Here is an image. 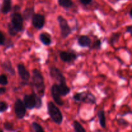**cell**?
<instances>
[{"label": "cell", "instance_id": "obj_1", "mask_svg": "<svg viewBox=\"0 0 132 132\" xmlns=\"http://www.w3.org/2000/svg\"><path fill=\"white\" fill-rule=\"evenodd\" d=\"M32 85L36 92L34 93L40 97H42L45 94V82L42 74L37 69H34L32 71Z\"/></svg>", "mask_w": 132, "mask_h": 132}, {"label": "cell", "instance_id": "obj_2", "mask_svg": "<svg viewBox=\"0 0 132 132\" xmlns=\"http://www.w3.org/2000/svg\"><path fill=\"white\" fill-rule=\"evenodd\" d=\"M23 103L26 108L29 110L35 108L39 109L43 105L41 97L37 95L36 93L24 95L23 97Z\"/></svg>", "mask_w": 132, "mask_h": 132}, {"label": "cell", "instance_id": "obj_3", "mask_svg": "<svg viewBox=\"0 0 132 132\" xmlns=\"http://www.w3.org/2000/svg\"><path fill=\"white\" fill-rule=\"evenodd\" d=\"M47 110L49 116L52 119V120L57 125H61L63 119V115H62L61 112L59 109V108L57 107L54 103H52V102L48 103Z\"/></svg>", "mask_w": 132, "mask_h": 132}, {"label": "cell", "instance_id": "obj_4", "mask_svg": "<svg viewBox=\"0 0 132 132\" xmlns=\"http://www.w3.org/2000/svg\"><path fill=\"white\" fill-rule=\"evenodd\" d=\"M57 20L59 27H60L61 37L63 39L67 38L72 32V30H71V28L70 27L67 19L61 15H59L57 18Z\"/></svg>", "mask_w": 132, "mask_h": 132}, {"label": "cell", "instance_id": "obj_5", "mask_svg": "<svg viewBox=\"0 0 132 132\" xmlns=\"http://www.w3.org/2000/svg\"><path fill=\"white\" fill-rule=\"evenodd\" d=\"M11 25L17 32H21L23 29V18L21 14L15 12L12 14Z\"/></svg>", "mask_w": 132, "mask_h": 132}, {"label": "cell", "instance_id": "obj_6", "mask_svg": "<svg viewBox=\"0 0 132 132\" xmlns=\"http://www.w3.org/2000/svg\"><path fill=\"white\" fill-rule=\"evenodd\" d=\"M27 108L24 106L23 101L21 99H18L14 103V112L19 119L24 118L27 112Z\"/></svg>", "mask_w": 132, "mask_h": 132}, {"label": "cell", "instance_id": "obj_7", "mask_svg": "<svg viewBox=\"0 0 132 132\" xmlns=\"http://www.w3.org/2000/svg\"><path fill=\"white\" fill-rule=\"evenodd\" d=\"M50 76L53 79L57 81L59 83L66 82V79L61 70L55 67H51L50 68Z\"/></svg>", "mask_w": 132, "mask_h": 132}, {"label": "cell", "instance_id": "obj_8", "mask_svg": "<svg viewBox=\"0 0 132 132\" xmlns=\"http://www.w3.org/2000/svg\"><path fill=\"white\" fill-rule=\"evenodd\" d=\"M32 23L36 29H41L45 24V17L40 14H34L32 18Z\"/></svg>", "mask_w": 132, "mask_h": 132}, {"label": "cell", "instance_id": "obj_9", "mask_svg": "<svg viewBox=\"0 0 132 132\" xmlns=\"http://www.w3.org/2000/svg\"><path fill=\"white\" fill-rule=\"evenodd\" d=\"M51 94L54 102L59 106H63L64 102L61 98V95L59 94L57 89V85L54 84L51 87Z\"/></svg>", "mask_w": 132, "mask_h": 132}, {"label": "cell", "instance_id": "obj_10", "mask_svg": "<svg viewBox=\"0 0 132 132\" xmlns=\"http://www.w3.org/2000/svg\"><path fill=\"white\" fill-rule=\"evenodd\" d=\"M61 60L65 63H70L77 59V55L73 52H61L59 54Z\"/></svg>", "mask_w": 132, "mask_h": 132}, {"label": "cell", "instance_id": "obj_11", "mask_svg": "<svg viewBox=\"0 0 132 132\" xmlns=\"http://www.w3.org/2000/svg\"><path fill=\"white\" fill-rule=\"evenodd\" d=\"M17 69H18V74L20 76L21 79L24 82H27L30 78V73L26 69L25 67L23 64H19L17 66Z\"/></svg>", "mask_w": 132, "mask_h": 132}, {"label": "cell", "instance_id": "obj_12", "mask_svg": "<svg viewBox=\"0 0 132 132\" xmlns=\"http://www.w3.org/2000/svg\"><path fill=\"white\" fill-rule=\"evenodd\" d=\"M57 89L61 96H66L70 92V89L67 86L66 82H60L57 85Z\"/></svg>", "mask_w": 132, "mask_h": 132}, {"label": "cell", "instance_id": "obj_13", "mask_svg": "<svg viewBox=\"0 0 132 132\" xmlns=\"http://www.w3.org/2000/svg\"><path fill=\"white\" fill-rule=\"evenodd\" d=\"M12 9V0H3L2 5L1 7V12L3 14H6Z\"/></svg>", "mask_w": 132, "mask_h": 132}, {"label": "cell", "instance_id": "obj_14", "mask_svg": "<svg viewBox=\"0 0 132 132\" xmlns=\"http://www.w3.org/2000/svg\"><path fill=\"white\" fill-rule=\"evenodd\" d=\"M78 44L81 47H89L91 45V39L86 36H81L78 39Z\"/></svg>", "mask_w": 132, "mask_h": 132}, {"label": "cell", "instance_id": "obj_15", "mask_svg": "<svg viewBox=\"0 0 132 132\" xmlns=\"http://www.w3.org/2000/svg\"><path fill=\"white\" fill-rule=\"evenodd\" d=\"M40 41L45 46H49L52 43V39L50 35L48 33H41L40 34L39 37Z\"/></svg>", "mask_w": 132, "mask_h": 132}, {"label": "cell", "instance_id": "obj_16", "mask_svg": "<svg viewBox=\"0 0 132 132\" xmlns=\"http://www.w3.org/2000/svg\"><path fill=\"white\" fill-rule=\"evenodd\" d=\"M34 14V7L27 8L23 11L22 17H23V19L26 21H28L30 18H32Z\"/></svg>", "mask_w": 132, "mask_h": 132}, {"label": "cell", "instance_id": "obj_17", "mask_svg": "<svg viewBox=\"0 0 132 132\" xmlns=\"http://www.w3.org/2000/svg\"><path fill=\"white\" fill-rule=\"evenodd\" d=\"M2 67L6 72L10 73L11 76H14L15 75V71H14V68L12 66L11 63L10 61H6L2 64Z\"/></svg>", "mask_w": 132, "mask_h": 132}, {"label": "cell", "instance_id": "obj_18", "mask_svg": "<svg viewBox=\"0 0 132 132\" xmlns=\"http://www.w3.org/2000/svg\"><path fill=\"white\" fill-rule=\"evenodd\" d=\"M87 94L88 92H83L81 93H77V94L73 95V99H74L76 101L83 102V103H85V102H86V97H87Z\"/></svg>", "mask_w": 132, "mask_h": 132}, {"label": "cell", "instance_id": "obj_19", "mask_svg": "<svg viewBox=\"0 0 132 132\" xmlns=\"http://www.w3.org/2000/svg\"><path fill=\"white\" fill-rule=\"evenodd\" d=\"M97 116L98 119H99V125H100L101 127L103 128H106V117L105 114H104V112L103 110H99L97 112Z\"/></svg>", "mask_w": 132, "mask_h": 132}, {"label": "cell", "instance_id": "obj_20", "mask_svg": "<svg viewBox=\"0 0 132 132\" xmlns=\"http://www.w3.org/2000/svg\"><path fill=\"white\" fill-rule=\"evenodd\" d=\"M58 4L64 9H70L73 6V3L72 0H58Z\"/></svg>", "mask_w": 132, "mask_h": 132}, {"label": "cell", "instance_id": "obj_21", "mask_svg": "<svg viewBox=\"0 0 132 132\" xmlns=\"http://www.w3.org/2000/svg\"><path fill=\"white\" fill-rule=\"evenodd\" d=\"M73 127L74 132H86L83 126L77 121H74L73 122Z\"/></svg>", "mask_w": 132, "mask_h": 132}, {"label": "cell", "instance_id": "obj_22", "mask_svg": "<svg viewBox=\"0 0 132 132\" xmlns=\"http://www.w3.org/2000/svg\"><path fill=\"white\" fill-rule=\"evenodd\" d=\"M120 36H121V34L119 33L112 34V36H110V45H114L119 41Z\"/></svg>", "mask_w": 132, "mask_h": 132}, {"label": "cell", "instance_id": "obj_23", "mask_svg": "<svg viewBox=\"0 0 132 132\" xmlns=\"http://www.w3.org/2000/svg\"><path fill=\"white\" fill-rule=\"evenodd\" d=\"M32 128L34 132H45V130L42 128V126L36 122H33L32 123Z\"/></svg>", "mask_w": 132, "mask_h": 132}, {"label": "cell", "instance_id": "obj_24", "mask_svg": "<svg viewBox=\"0 0 132 132\" xmlns=\"http://www.w3.org/2000/svg\"><path fill=\"white\" fill-rule=\"evenodd\" d=\"M3 127L5 128V130H7V131H12L14 130V125L12 122H8V121H6V122H5L3 124Z\"/></svg>", "mask_w": 132, "mask_h": 132}, {"label": "cell", "instance_id": "obj_25", "mask_svg": "<svg viewBox=\"0 0 132 132\" xmlns=\"http://www.w3.org/2000/svg\"><path fill=\"white\" fill-rule=\"evenodd\" d=\"M9 108V106L5 102L0 101V113L5 112Z\"/></svg>", "mask_w": 132, "mask_h": 132}, {"label": "cell", "instance_id": "obj_26", "mask_svg": "<svg viewBox=\"0 0 132 132\" xmlns=\"http://www.w3.org/2000/svg\"><path fill=\"white\" fill-rule=\"evenodd\" d=\"M9 82L8 81V79L5 75H1L0 76V85H3V86H5Z\"/></svg>", "mask_w": 132, "mask_h": 132}, {"label": "cell", "instance_id": "obj_27", "mask_svg": "<svg viewBox=\"0 0 132 132\" xmlns=\"http://www.w3.org/2000/svg\"><path fill=\"white\" fill-rule=\"evenodd\" d=\"M8 28H9V30H8V32H9V34H10V36H16V34L18 32H17L16 31H15V30L13 28L12 26L11 25V24H8Z\"/></svg>", "mask_w": 132, "mask_h": 132}, {"label": "cell", "instance_id": "obj_28", "mask_svg": "<svg viewBox=\"0 0 132 132\" xmlns=\"http://www.w3.org/2000/svg\"><path fill=\"white\" fill-rule=\"evenodd\" d=\"M101 47V42L100 40H97L92 45V48L93 49H96V50H99Z\"/></svg>", "mask_w": 132, "mask_h": 132}, {"label": "cell", "instance_id": "obj_29", "mask_svg": "<svg viewBox=\"0 0 132 132\" xmlns=\"http://www.w3.org/2000/svg\"><path fill=\"white\" fill-rule=\"evenodd\" d=\"M117 121L119 125H121V126H128L129 125V122L123 119H119Z\"/></svg>", "mask_w": 132, "mask_h": 132}, {"label": "cell", "instance_id": "obj_30", "mask_svg": "<svg viewBox=\"0 0 132 132\" xmlns=\"http://www.w3.org/2000/svg\"><path fill=\"white\" fill-rule=\"evenodd\" d=\"M5 41V37L2 32H0V46L3 45Z\"/></svg>", "mask_w": 132, "mask_h": 132}, {"label": "cell", "instance_id": "obj_31", "mask_svg": "<svg viewBox=\"0 0 132 132\" xmlns=\"http://www.w3.org/2000/svg\"><path fill=\"white\" fill-rule=\"evenodd\" d=\"M92 1V0H79L80 2L84 5H89L90 3H91Z\"/></svg>", "mask_w": 132, "mask_h": 132}, {"label": "cell", "instance_id": "obj_32", "mask_svg": "<svg viewBox=\"0 0 132 132\" xmlns=\"http://www.w3.org/2000/svg\"><path fill=\"white\" fill-rule=\"evenodd\" d=\"M6 92V88L5 87H0V95L4 94Z\"/></svg>", "mask_w": 132, "mask_h": 132}, {"label": "cell", "instance_id": "obj_33", "mask_svg": "<svg viewBox=\"0 0 132 132\" xmlns=\"http://www.w3.org/2000/svg\"><path fill=\"white\" fill-rule=\"evenodd\" d=\"M126 32H127V33L130 34H131V32H132V27L131 26H128V27H127V28H126Z\"/></svg>", "mask_w": 132, "mask_h": 132}, {"label": "cell", "instance_id": "obj_34", "mask_svg": "<svg viewBox=\"0 0 132 132\" xmlns=\"http://www.w3.org/2000/svg\"><path fill=\"white\" fill-rule=\"evenodd\" d=\"M14 9V10H18L21 9V7L19 6V5H15Z\"/></svg>", "mask_w": 132, "mask_h": 132}, {"label": "cell", "instance_id": "obj_35", "mask_svg": "<svg viewBox=\"0 0 132 132\" xmlns=\"http://www.w3.org/2000/svg\"><path fill=\"white\" fill-rule=\"evenodd\" d=\"M129 15H130V18H132V9H130V13H129Z\"/></svg>", "mask_w": 132, "mask_h": 132}, {"label": "cell", "instance_id": "obj_36", "mask_svg": "<svg viewBox=\"0 0 132 132\" xmlns=\"http://www.w3.org/2000/svg\"><path fill=\"white\" fill-rule=\"evenodd\" d=\"M109 1H110L111 2H112V3H114L118 2V1H120V0H109Z\"/></svg>", "mask_w": 132, "mask_h": 132}, {"label": "cell", "instance_id": "obj_37", "mask_svg": "<svg viewBox=\"0 0 132 132\" xmlns=\"http://www.w3.org/2000/svg\"><path fill=\"white\" fill-rule=\"evenodd\" d=\"M0 132H4L2 130H1V129H0Z\"/></svg>", "mask_w": 132, "mask_h": 132}, {"label": "cell", "instance_id": "obj_38", "mask_svg": "<svg viewBox=\"0 0 132 132\" xmlns=\"http://www.w3.org/2000/svg\"><path fill=\"white\" fill-rule=\"evenodd\" d=\"M17 132H21V131H17Z\"/></svg>", "mask_w": 132, "mask_h": 132}]
</instances>
